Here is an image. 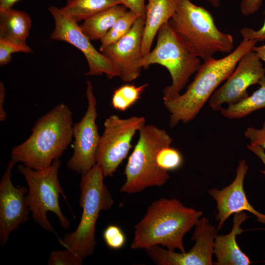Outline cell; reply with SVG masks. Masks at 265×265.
<instances>
[{"mask_svg": "<svg viewBox=\"0 0 265 265\" xmlns=\"http://www.w3.org/2000/svg\"><path fill=\"white\" fill-rule=\"evenodd\" d=\"M146 0H120L122 5L137 14L139 18L145 19Z\"/></svg>", "mask_w": 265, "mask_h": 265, "instance_id": "31", "label": "cell"}, {"mask_svg": "<svg viewBox=\"0 0 265 265\" xmlns=\"http://www.w3.org/2000/svg\"><path fill=\"white\" fill-rule=\"evenodd\" d=\"M127 9L121 4L113 5L83 21L80 27L90 41H101Z\"/></svg>", "mask_w": 265, "mask_h": 265, "instance_id": "20", "label": "cell"}, {"mask_svg": "<svg viewBox=\"0 0 265 265\" xmlns=\"http://www.w3.org/2000/svg\"><path fill=\"white\" fill-rule=\"evenodd\" d=\"M263 0H242L240 10L245 16H249L256 13L262 5Z\"/></svg>", "mask_w": 265, "mask_h": 265, "instance_id": "32", "label": "cell"}, {"mask_svg": "<svg viewBox=\"0 0 265 265\" xmlns=\"http://www.w3.org/2000/svg\"><path fill=\"white\" fill-rule=\"evenodd\" d=\"M244 136L250 140L249 144L258 145L265 150V121L261 129L247 128Z\"/></svg>", "mask_w": 265, "mask_h": 265, "instance_id": "29", "label": "cell"}, {"mask_svg": "<svg viewBox=\"0 0 265 265\" xmlns=\"http://www.w3.org/2000/svg\"><path fill=\"white\" fill-rule=\"evenodd\" d=\"M136 13L129 10L116 21L113 26L100 41V51L101 52L108 46L115 43L131 29L138 18Z\"/></svg>", "mask_w": 265, "mask_h": 265, "instance_id": "24", "label": "cell"}, {"mask_svg": "<svg viewBox=\"0 0 265 265\" xmlns=\"http://www.w3.org/2000/svg\"><path fill=\"white\" fill-rule=\"evenodd\" d=\"M83 259L72 251L64 250L52 251L48 261V265H81Z\"/></svg>", "mask_w": 265, "mask_h": 265, "instance_id": "26", "label": "cell"}, {"mask_svg": "<svg viewBox=\"0 0 265 265\" xmlns=\"http://www.w3.org/2000/svg\"><path fill=\"white\" fill-rule=\"evenodd\" d=\"M155 64L164 67L171 77V84L163 90V100L166 101L181 94L201 62L199 58L192 55L184 47L167 22L158 32L156 47L141 60V65L145 69Z\"/></svg>", "mask_w": 265, "mask_h": 265, "instance_id": "7", "label": "cell"}, {"mask_svg": "<svg viewBox=\"0 0 265 265\" xmlns=\"http://www.w3.org/2000/svg\"><path fill=\"white\" fill-rule=\"evenodd\" d=\"M31 19L26 12L11 8L0 10V38L26 46Z\"/></svg>", "mask_w": 265, "mask_h": 265, "instance_id": "19", "label": "cell"}, {"mask_svg": "<svg viewBox=\"0 0 265 265\" xmlns=\"http://www.w3.org/2000/svg\"><path fill=\"white\" fill-rule=\"evenodd\" d=\"M145 123L143 116H132L124 119L111 115L105 120L96 155V162L105 177L113 176L132 147V138Z\"/></svg>", "mask_w": 265, "mask_h": 265, "instance_id": "9", "label": "cell"}, {"mask_svg": "<svg viewBox=\"0 0 265 265\" xmlns=\"http://www.w3.org/2000/svg\"><path fill=\"white\" fill-rule=\"evenodd\" d=\"M264 76L265 68L261 60L252 50L248 52L240 59L226 81L212 95L208 101L209 107L219 111L223 104L230 105L248 97V88L258 84Z\"/></svg>", "mask_w": 265, "mask_h": 265, "instance_id": "13", "label": "cell"}, {"mask_svg": "<svg viewBox=\"0 0 265 265\" xmlns=\"http://www.w3.org/2000/svg\"><path fill=\"white\" fill-rule=\"evenodd\" d=\"M252 51L256 53L261 60L265 62V44L260 46H255Z\"/></svg>", "mask_w": 265, "mask_h": 265, "instance_id": "35", "label": "cell"}, {"mask_svg": "<svg viewBox=\"0 0 265 265\" xmlns=\"http://www.w3.org/2000/svg\"><path fill=\"white\" fill-rule=\"evenodd\" d=\"M104 177L100 166L97 163L81 175L80 183L81 217L76 230L66 234L60 242L65 248L83 259L94 252L96 245V224L101 211L110 209L114 203L104 183Z\"/></svg>", "mask_w": 265, "mask_h": 265, "instance_id": "5", "label": "cell"}, {"mask_svg": "<svg viewBox=\"0 0 265 265\" xmlns=\"http://www.w3.org/2000/svg\"><path fill=\"white\" fill-rule=\"evenodd\" d=\"M19 0H0V10L11 8Z\"/></svg>", "mask_w": 265, "mask_h": 265, "instance_id": "36", "label": "cell"}, {"mask_svg": "<svg viewBox=\"0 0 265 265\" xmlns=\"http://www.w3.org/2000/svg\"><path fill=\"white\" fill-rule=\"evenodd\" d=\"M169 25L184 47L204 61L217 53H231L234 39L216 26L211 13L190 0H178L176 11Z\"/></svg>", "mask_w": 265, "mask_h": 265, "instance_id": "4", "label": "cell"}, {"mask_svg": "<svg viewBox=\"0 0 265 265\" xmlns=\"http://www.w3.org/2000/svg\"><path fill=\"white\" fill-rule=\"evenodd\" d=\"M217 231L207 218L203 217L195 226L191 240L195 243L188 252L178 253L159 245L145 250L151 260L159 265H211Z\"/></svg>", "mask_w": 265, "mask_h": 265, "instance_id": "12", "label": "cell"}, {"mask_svg": "<svg viewBox=\"0 0 265 265\" xmlns=\"http://www.w3.org/2000/svg\"><path fill=\"white\" fill-rule=\"evenodd\" d=\"M48 10L55 23L51 39L67 42L75 46L84 54L88 66L86 76H100L105 74L111 79L116 73L109 61L91 43L90 39L82 31L80 26L60 8L50 6Z\"/></svg>", "mask_w": 265, "mask_h": 265, "instance_id": "11", "label": "cell"}, {"mask_svg": "<svg viewBox=\"0 0 265 265\" xmlns=\"http://www.w3.org/2000/svg\"><path fill=\"white\" fill-rule=\"evenodd\" d=\"M5 97V89L2 81L0 82V121L3 122L6 118V113L4 109L3 105Z\"/></svg>", "mask_w": 265, "mask_h": 265, "instance_id": "34", "label": "cell"}, {"mask_svg": "<svg viewBox=\"0 0 265 265\" xmlns=\"http://www.w3.org/2000/svg\"><path fill=\"white\" fill-rule=\"evenodd\" d=\"M145 19L138 18L130 30L101 52L109 61L116 77L125 82L137 79L143 69L142 41Z\"/></svg>", "mask_w": 265, "mask_h": 265, "instance_id": "14", "label": "cell"}, {"mask_svg": "<svg viewBox=\"0 0 265 265\" xmlns=\"http://www.w3.org/2000/svg\"><path fill=\"white\" fill-rule=\"evenodd\" d=\"M249 167L245 159L239 161L236 169V175L231 184L219 190L212 188L209 194L216 201L218 221L217 230H219L225 221L233 214L248 211L257 217V220L265 224V214L260 213L249 202L243 187L244 180Z\"/></svg>", "mask_w": 265, "mask_h": 265, "instance_id": "16", "label": "cell"}, {"mask_svg": "<svg viewBox=\"0 0 265 265\" xmlns=\"http://www.w3.org/2000/svg\"><path fill=\"white\" fill-rule=\"evenodd\" d=\"M257 42L242 39L226 56L220 59L212 57L201 64L186 91L171 100L163 101L170 114V127L174 128L180 122L186 124L192 121L218 86L231 75L240 59L252 50Z\"/></svg>", "mask_w": 265, "mask_h": 265, "instance_id": "2", "label": "cell"}, {"mask_svg": "<svg viewBox=\"0 0 265 265\" xmlns=\"http://www.w3.org/2000/svg\"><path fill=\"white\" fill-rule=\"evenodd\" d=\"M265 15V10L264 12ZM240 33L242 39L246 40H256L261 42L265 40V19L262 26L258 30L250 27L241 28Z\"/></svg>", "mask_w": 265, "mask_h": 265, "instance_id": "30", "label": "cell"}, {"mask_svg": "<svg viewBox=\"0 0 265 265\" xmlns=\"http://www.w3.org/2000/svg\"><path fill=\"white\" fill-rule=\"evenodd\" d=\"M264 262L265 263V260L264 261Z\"/></svg>", "mask_w": 265, "mask_h": 265, "instance_id": "38", "label": "cell"}, {"mask_svg": "<svg viewBox=\"0 0 265 265\" xmlns=\"http://www.w3.org/2000/svg\"><path fill=\"white\" fill-rule=\"evenodd\" d=\"M138 132L137 142L125 166L126 181L121 192H140L147 187L163 186L169 178L168 172L158 166L156 158L162 148L171 145L173 138L153 124L145 125Z\"/></svg>", "mask_w": 265, "mask_h": 265, "instance_id": "6", "label": "cell"}, {"mask_svg": "<svg viewBox=\"0 0 265 265\" xmlns=\"http://www.w3.org/2000/svg\"><path fill=\"white\" fill-rule=\"evenodd\" d=\"M73 124L69 107L58 104L37 120L27 139L12 148L11 159L35 170L47 169L70 145Z\"/></svg>", "mask_w": 265, "mask_h": 265, "instance_id": "3", "label": "cell"}, {"mask_svg": "<svg viewBox=\"0 0 265 265\" xmlns=\"http://www.w3.org/2000/svg\"><path fill=\"white\" fill-rule=\"evenodd\" d=\"M221 0H206V1L209 2L213 7L217 8L219 7L220 5Z\"/></svg>", "mask_w": 265, "mask_h": 265, "instance_id": "37", "label": "cell"}, {"mask_svg": "<svg viewBox=\"0 0 265 265\" xmlns=\"http://www.w3.org/2000/svg\"><path fill=\"white\" fill-rule=\"evenodd\" d=\"M249 216L244 212L234 214L233 226L231 232L224 235L215 237L213 254L217 261L216 265H249L252 263L249 257L240 249L236 241V237L243 231L241 224Z\"/></svg>", "mask_w": 265, "mask_h": 265, "instance_id": "17", "label": "cell"}, {"mask_svg": "<svg viewBox=\"0 0 265 265\" xmlns=\"http://www.w3.org/2000/svg\"><path fill=\"white\" fill-rule=\"evenodd\" d=\"M202 214L201 211L186 207L175 198L155 201L135 225L131 247L145 249L160 245L171 251L185 252L183 238Z\"/></svg>", "mask_w": 265, "mask_h": 265, "instance_id": "1", "label": "cell"}, {"mask_svg": "<svg viewBox=\"0 0 265 265\" xmlns=\"http://www.w3.org/2000/svg\"><path fill=\"white\" fill-rule=\"evenodd\" d=\"M60 165V160L56 159L44 170H35L24 164L18 166L28 186L26 204L35 222L48 232H54L47 218L49 212L57 216L63 228L67 229L70 227V221L63 214L59 203L60 194L65 198L58 178Z\"/></svg>", "mask_w": 265, "mask_h": 265, "instance_id": "8", "label": "cell"}, {"mask_svg": "<svg viewBox=\"0 0 265 265\" xmlns=\"http://www.w3.org/2000/svg\"><path fill=\"white\" fill-rule=\"evenodd\" d=\"M86 111L78 122L73 124V153L67 166L71 170L84 174L96 163V155L101 136L96 123L97 100L90 80L86 81Z\"/></svg>", "mask_w": 265, "mask_h": 265, "instance_id": "10", "label": "cell"}, {"mask_svg": "<svg viewBox=\"0 0 265 265\" xmlns=\"http://www.w3.org/2000/svg\"><path fill=\"white\" fill-rule=\"evenodd\" d=\"M120 0H67L62 10L76 23L116 4Z\"/></svg>", "mask_w": 265, "mask_h": 265, "instance_id": "22", "label": "cell"}, {"mask_svg": "<svg viewBox=\"0 0 265 265\" xmlns=\"http://www.w3.org/2000/svg\"><path fill=\"white\" fill-rule=\"evenodd\" d=\"M260 87L250 96L235 104L228 105L226 108L220 109L221 114L230 119L244 117L255 111L265 108V76L260 80Z\"/></svg>", "mask_w": 265, "mask_h": 265, "instance_id": "21", "label": "cell"}, {"mask_svg": "<svg viewBox=\"0 0 265 265\" xmlns=\"http://www.w3.org/2000/svg\"><path fill=\"white\" fill-rule=\"evenodd\" d=\"M16 163L9 160L0 183V241L2 247L10 233L29 219L30 211L26 202L28 189L16 187L11 181V171Z\"/></svg>", "mask_w": 265, "mask_h": 265, "instance_id": "15", "label": "cell"}, {"mask_svg": "<svg viewBox=\"0 0 265 265\" xmlns=\"http://www.w3.org/2000/svg\"><path fill=\"white\" fill-rule=\"evenodd\" d=\"M156 161L161 169L168 172L179 168L183 164V158L178 150L170 145L162 148L159 151Z\"/></svg>", "mask_w": 265, "mask_h": 265, "instance_id": "25", "label": "cell"}, {"mask_svg": "<svg viewBox=\"0 0 265 265\" xmlns=\"http://www.w3.org/2000/svg\"><path fill=\"white\" fill-rule=\"evenodd\" d=\"M247 148L255 154L258 158L260 159L265 166V168L263 170H261L260 172L264 175L265 177V152L261 147L256 145H248L247 146Z\"/></svg>", "mask_w": 265, "mask_h": 265, "instance_id": "33", "label": "cell"}, {"mask_svg": "<svg viewBox=\"0 0 265 265\" xmlns=\"http://www.w3.org/2000/svg\"><path fill=\"white\" fill-rule=\"evenodd\" d=\"M31 49L26 46H23L12 42L9 40L0 38V65L7 64L11 60V54L14 53L22 52L30 53Z\"/></svg>", "mask_w": 265, "mask_h": 265, "instance_id": "27", "label": "cell"}, {"mask_svg": "<svg viewBox=\"0 0 265 265\" xmlns=\"http://www.w3.org/2000/svg\"><path fill=\"white\" fill-rule=\"evenodd\" d=\"M147 0L142 41L143 57L151 51L155 36L160 27L174 16L178 4V0Z\"/></svg>", "mask_w": 265, "mask_h": 265, "instance_id": "18", "label": "cell"}, {"mask_svg": "<svg viewBox=\"0 0 265 265\" xmlns=\"http://www.w3.org/2000/svg\"><path fill=\"white\" fill-rule=\"evenodd\" d=\"M148 86V83L139 86L126 84L116 88L111 98L112 107L121 111H126L140 99L142 94Z\"/></svg>", "mask_w": 265, "mask_h": 265, "instance_id": "23", "label": "cell"}, {"mask_svg": "<svg viewBox=\"0 0 265 265\" xmlns=\"http://www.w3.org/2000/svg\"><path fill=\"white\" fill-rule=\"evenodd\" d=\"M103 238L107 246L113 249L122 248L126 242L123 232L120 227L114 225H110L105 229Z\"/></svg>", "mask_w": 265, "mask_h": 265, "instance_id": "28", "label": "cell"}]
</instances>
